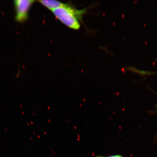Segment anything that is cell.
<instances>
[{"instance_id": "obj_1", "label": "cell", "mask_w": 157, "mask_h": 157, "mask_svg": "<svg viewBox=\"0 0 157 157\" xmlns=\"http://www.w3.org/2000/svg\"><path fill=\"white\" fill-rule=\"evenodd\" d=\"M52 11L56 18L69 28L75 30L80 28L78 19L81 18L84 10H78L65 4L63 6Z\"/></svg>"}, {"instance_id": "obj_2", "label": "cell", "mask_w": 157, "mask_h": 157, "mask_svg": "<svg viewBox=\"0 0 157 157\" xmlns=\"http://www.w3.org/2000/svg\"><path fill=\"white\" fill-rule=\"evenodd\" d=\"M35 1L33 0H16L14 1L16 12L15 20L22 23L26 21L29 17V13Z\"/></svg>"}, {"instance_id": "obj_3", "label": "cell", "mask_w": 157, "mask_h": 157, "mask_svg": "<svg viewBox=\"0 0 157 157\" xmlns=\"http://www.w3.org/2000/svg\"><path fill=\"white\" fill-rule=\"evenodd\" d=\"M39 3L42 5L44 6L47 9L52 11L58 8L59 7H61L63 6L65 4L60 2L56 1H52V0H43V1H39Z\"/></svg>"}, {"instance_id": "obj_4", "label": "cell", "mask_w": 157, "mask_h": 157, "mask_svg": "<svg viewBox=\"0 0 157 157\" xmlns=\"http://www.w3.org/2000/svg\"><path fill=\"white\" fill-rule=\"evenodd\" d=\"M95 157H124L123 156L121 155H113L109 156H103L101 155H98L96 156Z\"/></svg>"}, {"instance_id": "obj_5", "label": "cell", "mask_w": 157, "mask_h": 157, "mask_svg": "<svg viewBox=\"0 0 157 157\" xmlns=\"http://www.w3.org/2000/svg\"><path fill=\"white\" fill-rule=\"evenodd\" d=\"M156 108L157 109V103H156Z\"/></svg>"}]
</instances>
